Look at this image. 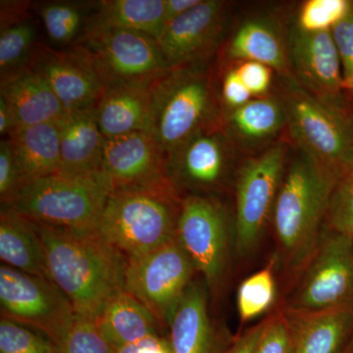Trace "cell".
<instances>
[{"mask_svg":"<svg viewBox=\"0 0 353 353\" xmlns=\"http://www.w3.org/2000/svg\"><path fill=\"white\" fill-rule=\"evenodd\" d=\"M32 223L43 243L50 280L68 297L77 315L97 319L109 299L125 289L126 259L97 232Z\"/></svg>","mask_w":353,"mask_h":353,"instance_id":"1","label":"cell"},{"mask_svg":"<svg viewBox=\"0 0 353 353\" xmlns=\"http://www.w3.org/2000/svg\"><path fill=\"white\" fill-rule=\"evenodd\" d=\"M182 201L169 180L112 190L97 233L127 261L137 259L175 240Z\"/></svg>","mask_w":353,"mask_h":353,"instance_id":"2","label":"cell"},{"mask_svg":"<svg viewBox=\"0 0 353 353\" xmlns=\"http://www.w3.org/2000/svg\"><path fill=\"white\" fill-rule=\"evenodd\" d=\"M339 180L303 152L285 174L273 216L281 250L290 266L297 268L312 256Z\"/></svg>","mask_w":353,"mask_h":353,"instance_id":"3","label":"cell"},{"mask_svg":"<svg viewBox=\"0 0 353 353\" xmlns=\"http://www.w3.org/2000/svg\"><path fill=\"white\" fill-rule=\"evenodd\" d=\"M152 132L167 158L197 132L222 126L205 63L169 68L152 83Z\"/></svg>","mask_w":353,"mask_h":353,"instance_id":"4","label":"cell"},{"mask_svg":"<svg viewBox=\"0 0 353 353\" xmlns=\"http://www.w3.org/2000/svg\"><path fill=\"white\" fill-rule=\"evenodd\" d=\"M282 101L301 152L340 179L352 170L353 113L343 97L321 99L290 81Z\"/></svg>","mask_w":353,"mask_h":353,"instance_id":"5","label":"cell"},{"mask_svg":"<svg viewBox=\"0 0 353 353\" xmlns=\"http://www.w3.org/2000/svg\"><path fill=\"white\" fill-rule=\"evenodd\" d=\"M112 189L102 176L54 174L25 183L8 208L46 226L97 232Z\"/></svg>","mask_w":353,"mask_h":353,"instance_id":"6","label":"cell"},{"mask_svg":"<svg viewBox=\"0 0 353 353\" xmlns=\"http://www.w3.org/2000/svg\"><path fill=\"white\" fill-rule=\"evenodd\" d=\"M72 46L87 58L104 88L155 78L169 69L157 39L141 32L88 24Z\"/></svg>","mask_w":353,"mask_h":353,"instance_id":"7","label":"cell"},{"mask_svg":"<svg viewBox=\"0 0 353 353\" xmlns=\"http://www.w3.org/2000/svg\"><path fill=\"white\" fill-rule=\"evenodd\" d=\"M192 260L178 239L145 255L128 260L125 290L167 326L176 304L192 282Z\"/></svg>","mask_w":353,"mask_h":353,"instance_id":"8","label":"cell"},{"mask_svg":"<svg viewBox=\"0 0 353 353\" xmlns=\"http://www.w3.org/2000/svg\"><path fill=\"white\" fill-rule=\"evenodd\" d=\"M289 310L353 305V236L324 228Z\"/></svg>","mask_w":353,"mask_h":353,"instance_id":"9","label":"cell"},{"mask_svg":"<svg viewBox=\"0 0 353 353\" xmlns=\"http://www.w3.org/2000/svg\"><path fill=\"white\" fill-rule=\"evenodd\" d=\"M287 148L271 146L248 160L239 174L236 192L234 243L239 254L252 252L274 211L285 176Z\"/></svg>","mask_w":353,"mask_h":353,"instance_id":"10","label":"cell"},{"mask_svg":"<svg viewBox=\"0 0 353 353\" xmlns=\"http://www.w3.org/2000/svg\"><path fill=\"white\" fill-rule=\"evenodd\" d=\"M1 317L39 330L55 343L74 321L68 297L52 281L2 264L0 267Z\"/></svg>","mask_w":353,"mask_h":353,"instance_id":"11","label":"cell"},{"mask_svg":"<svg viewBox=\"0 0 353 353\" xmlns=\"http://www.w3.org/2000/svg\"><path fill=\"white\" fill-rule=\"evenodd\" d=\"M176 239L208 288L215 290L224 275L229 250V222L224 208L204 194L183 197Z\"/></svg>","mask_w":353,"mask_h":353,"instance_id":"12","label":"cell"},{"mask_svg":"<svg viewBox=\"0 0 353 353\" xmlns=\"http://www.w3.org/2000/svg\"><path fill=\"white\" fill-rule=\"evenodd\" d=\"M227 3L202 0L165 26L157 39L169 68L205 63L224 31Z\"/></svg>","mask_w":353,"mask_h":353,"instance_id":"13","label":"cell"},{"mask_svg":"<svg viewBox=\"0 0 353 353\" xmlns=\"http://www.w3.org/2000/svg\"><path fill=\"white\" fill-rule=\"evenodd\" d=\"M222 126L197 132L167 158V176L179 192H212L222 185L229 168L230 148Z\"/></svg>","mask_w":353,"mask_h":353,"instance_id":"14","label":"cell"},{"mask_svg":"<svg viewBox=\"0 0 353 353\" xmlns=\"http://www.w3.org/2000/svg\"><path fill=\"white\" fill-rule=\"evenodd\" d=\"M101 175L112 190L163 182L167 155L152 132L106 139Z\"/></svg>","mask_w":353,"mask_h":353,"instance_id":"15","label":"cell"},{"mask_svg":"<svg viewBox=\"0 0 353 353\" xmlns=\"http://www.w3.org/2000/svg\"><path fill=\"white\" fill-rule=\"evenodd\" d=\"M28 66L50 85L65 111L94 108L103 92L92 64L73 46L57 50L39 43Z\"/></svg>","mask_w":353,"mask_h":353,"instance_id":"16","label":"cell"},{"mask_svg":"<svg viewBox=\"0 0 353 353\" xmlns=\"http://www.w3.org/2000/svg\"><path fill=\"white\" fill-rule=\"evenodd\" d=\"M290 58L296 82L321 99H341L345 90L343 67L331 31L292 30Z\"/></svg>","mask_w":353,"mask_h":353,"instance_id":"17","label":"cell"},{"mask_svg":"<svg viewBox=\"0 0 353 353\" xmlns=\"http://www.w3.org/2000/svg\"><path fill=\"white\" fill-rule=\"evenodd\" d=\"M153 79L114 83L104 88L95 113L104 138L152 132Z\"/></svg>","mask_w":353,"mask_h":353,"instance_id":"18","label":"cell"},{"mask_svg":"<svg viewBox=\"0 0 353 353\" xmlns=\"http://www.w3.org/2000/svg\"><path fill=\"white\" fill-rule=\"evenodd\" d=\"M61 165L59 174L74 176H101L105 138L97 122L95 106L66 111L57 122Z\"/></svg>","mask_w":353,"mask_h":353,"instance_id":"19","label":"cell"},{"mask_svg":"<svg viewBox=\"0 0 353 353\" xmlns=\"http://www.w3.org/2000/svg\"><path fill=\"white\" fill-rule=\"evenodd\" d=\"M292 353H343L353 334V305L326 310H289Z\"/></svg>","mask_w":353,"mask_h":353,"instance_id":"20","label":"cell"},{"mask_svg":"<svg viewBox=\"0 0 353 353\" xmlns=\"http://www.w3.org/2000/svg\"><path fill=\"white\" fill-rule=\"evenodd\" d=\"M0 97L13 111L19 128L57 123L66 112L50 85L29 66L1 77Z\"/></svg>","mask_w":353,"mask_h":353,"instance_id":"21","label":"cell"},{"mask_svg":"<svg viewBox=\"0 0 353 353\" xmlns=\"http://www.w3.org/2000/svg\"><path fill=\"white\" fill-rule=\"evenodd\" d=\"M206 288L204 280L192 281L169 318L171 353H215Z\"/></svg>","mask_w":353,"mask_h":353,"instance_id":"22","label":"cell"},{"mask_svg":"<svg viewBox=\"0 0 353 353\" xmlns=\"http://www.w3.org/2000/svg\"><path fill=\"white\" fill-rule=\"evenodd\" d=\"M6 138L10 141L19 170L20 188L32 181L59 173L61 153L57 123L21 127Z\"/></svg>","mask_w":353,"mask_h":353,"instance_id":"23","label":"cell"},{"mask_svg":"<svg viewBox=\"0 0 353 353\" xmlns=\"http://www.w3.org/2000/svg\"><path fill=\"white\" fill-rule=\"evenodd\" d=\"M0 259L10 268L50 280L43 243L34 225L12 208H1L0 213Z\"/></svg>","mask_w":353,"mask_h":353,"instance_id":"24","label":"cell"},{"mask_svg":"<svg viewBox=\"0 0 353 353\" xmlns=\"http://www.w3.org/2000/svg\"><path fill=\"white\" fill-rule=\"evenodd\" d=\"M94 321L113 348L158 334L160 327L148 309L125 290L109 299Z\"/></svg>","mask_w":353,"mask_h":353,"instance_id":"25","label":"cell"},{"mask_svg":"<svg viewBox=\"0 0 353 353\" xmlns=\"http://www.w3.org/2000/svg\"><path fill=\"white\" fill-rule=\"evenodd\" d=\"M165 0H103L94 4L88 24L148 34L155 39L164 30Z\"/></svg>","mask_w":353,"mask_h":353,"instance_id":"26","label":"cell"},{"mask_svg":"<svg viewBox=\"0 0 353 353\" xmlns=\"http://www.w3.org/2000/svg\"><path fill=\"white\" fill-rule=\"evenodd\" d=\"M284 41L277 30L264 20H250L236 31L228 46V57L266 65L279 73H289Z\"/></svg>","mask_w":353,"mask_h":353,"instance_id":"27","label":"cell"},{"mask_svg":"<svg viewBox=\"0 0 353 353\" xmlns=\"http://www.w3.org/2000/svg\"><path fill=\"white\" fill-rule=\"evenodd\" d=\"M287 123V112L282 101L261 97L230 111V130L243 141H264L271 138Z\"/></svg>","mask_w":353,"mask_h":353,"instance_id":"28","label":"cell"},{"mask_svg":"<svg viewBox=\"0 0 353 353\" xmlns=\"http://www.w3.org/2000/svg\"><path fill=\"white\" fill-rule=\"evenodd\" d=\"M94 4L71 1H44L32 6L44 31L53 43L71 48L83 36L94 12Z\"/></svg>","mask_w":353,"mask_h":353,"instance_id":"29","label":"cell"},{"mask_svg":"<svg viewBox=\"0 0 353 353\" xmlns=\"http://www.w3.org/2000/svg\"><path fill=\"white\" fill-rule=\"evenodd\" d=\"M31 15L0 27V77L28 66L39 46Z\"/></svg>","mask_w":353,"mask_h":353,"instance_id":"30","label":"cell"},{"mask_svg":"<svg viewBox=\"0 0 353 353\" xmlns=\"http://www.w3.org/2000/svg\"><path fill=\"white\" fill-rule=\"evenodd\" d=\"M275 294L271 265L246 278L239 288L236 296L241 320L248 321L268 310L274 303Z\"/></svg>","mask_w":353,"mask_h":353,"instance_id":"31","label":"cell"},{"mask_svg":"<svg viewBox=\"0 0 353 353\" xmlns=\"http://www.w3.org/2000/svg\"><path fill=\"white\" fill-rule=\"evenodd\" d=\"M54 343L58 353H114L94 320L79 315Z\"/></svg>","mask_w":353,"mask_h":353,"instance_id":"32","label":"cell"},{"mask_svg":"<svg viewBox=\"0 0 353 353\" xmlns=\"http://www.w3.org/2000/svg\"><path fill=\"white\" fill-rule=\"evenodd\" d=\"M0 353H58L48 336L12 320H0Z\"/></svg>","mask_w":353,"mask_h":353,"instance_id":"33","label":"cell"},{"mask_svg":"<svg viewBox=\"0 0 353 353\" xmlns=\"http://www.w3.org/2000/svg\"><path fill=\"white\" fill-rule=\"evenodd\" d=\"M352 8L348 0H309L301 7L297 28L308 32L332 31Z\"/></svg>","mask_w":353,"mask_h":353,"instance_id":"34","label":"cell"},{"mask_svg":"<svg viewBox=\"0 0 353 353\" xmlns=\"http://www.w3.org/2000/svg\"><path fill=\"white\" fill-rule=\"evenodd\" d=\"M326 220L330 229L353 236V168L336 183Z\"/></svg>","mask_w":353,"mask_h":353,"instance_id":"35","label":"cell"},{"mask_svg":"<svg viewBox=\"0 0 353 353\" xmlns=\"http://www.w3.org/2000/svg\"><path fill=\"white\" fill-rule=\"evenodd\" d=\"M21 180L19 170L16 164L10 141L2 138L0 141V201L1 208H8L12 204L18 190Z\"/></svg>","mask_w":353,"mask_h":353,"instance_id":"36","label":"cell"},{"mask_svg":"<svg viewBox=\"0 0 353 353\" xmlns=\"http://www.w3.org/2000/svg\"><path fill=\"white\" fill-rule=\"evenodd\" d=\"M331 32L340 54L345 85L353 78V8Z\"/></svg>","mask_w":353,"mask_h":353,"instance_id":"37","label":"cell"},{"mask_svg":"<svg viewBox=\"0 0 353 353\" xmlns=\"http://www.w3.org/2000/svg\"><path fill=\"white\" fill-rule=\"evenodd\" d=\"M292 339L285 318H276L266 323L254 353H289Z\"/></svg>","mask_w":353,"mask_h":353,"instance_id":"38","label":"cell"},{"mask_svg":"<svg viewBox=\"0 0 353 353\" xmlns=\"http://www.w3.org/2000/svg\"><path fill=\"white\" fill-rule=\"evenodd\" d=\"M252 97L268 92L272 83V69L259 62L245 61L234 68Z\"/></svg>","mask_w":353,"mask_h":353,"instance_id":"39","label":"cell"},{"mask_svg":"<svg viewBox=\"0 0 353 353\" xmlns=\"http://www.w3.org/2000/svg\"><path fill=\"white\" fill-rule=\"evenodd\" d=\"M252 95L241 82L234 69L225 74L221 85V99L230 111L245 105L252 101Z\"/></svg>","mask_w":353,"mask_h":353,"instance_id":"40","label":"cell"},{"mask_svg":"<svg viewBox=\"0 0 353 353\" xmlns=\"http://www.w3.org/2000/svg\"><path fill=\"white\" fill-rule=\"evenodd\" d=\"M114 353H171L166 338L159 333L148 336L132 345L113 348Z\"/></svg>","mask_w":353,"mask_h":353,"instance_id":"41","label":"cell"},{"mask_svg":"<svg viewBox=\"0 0 353 353\" xmlns=\"http://www.w3.org/2000/svg\"><path fill=\"white\" fill-rule=\"evenodd\" d=\"M30 1H11L2 0L0 2V27L17 22L30 16V9L32 8Z\"/></svg>","mask_w":353,"mask_h":353,"instance_id":"42","label":"cell"},{"mask_svg":"<svg viewBox=\"0 0 353 353\" xmlns=\"http://www.w3.org/2000/svg\"><path fill=\"white\" fill-rule=\"evenodd\" d=\"M266 323H261L254 328L250 330L248 333L241 336L233 347L229 348L224 353H254L259 345L260 338L263 334Z\"/></svg>","mask_w":353,"mask_h":353,"instance_id":"43","label":"cell"},{"mask_svg":"<svg viewBox=\"0 0 353 353\" xmlns=\"http://www.w3.org/2000/svg\"><path fill=\"white\" fill-rule=\"evenodd\" d=\"M201 1L202 0H165V26L189 12Z\"/></svg>","mask_w":353,"mask_h":353,"instance_id":"44","label":"cell"},{"mask_svg":"<svg viewBox=\"0 0 353 353\" xmlns=\"http://www.w3.org/2000/svg\"><path fill=\"white\" fill-rule=\"evenodd\" d=\"M17 129H19V125L13 111L9 108L4 99L0 97V134L6 138Z\"/></svg>","mask_w":353,"mask_h":353,"instance_id":"45","label":"cell"},{"mask_svg":"<svg viewBox=\"0 0 353 353\" xmlns=\"http://www.w3.org/2000/svg\"><path fill=\"white\" fill-rule=\"evenodd\" d=\"M343 353H353V334L350 340L348 341L347 347H345Z\"/></svg>","mask_w":353,"mask_h":353,"instance_id":"46","label":"cell"},{"mask_svg":"<svg viewBox=\"0 0 353 353\" xmlns=\"http://www.w3.org/2000/svg\"><path fill=\"white\" fill-rule=\"evenodd\" d=\"M345 88H347V90H353V78L350 83H347V85H345Z\"/></svg>","mask_w":353,"mask_h":353,"instance_id":"47","label":"cell"},{"mask_svg":"<svg viewBox=\"0 0 353 353\" xmlns=\"http://www.w3.org/2000/svg\"><path fill=\"white\" fill-rule=\"evenodd\" d=\"M289 353H292V350H290V352Z\"/></svg>","mask_w":353,"mask_h":353,"instance_id":"48","label":"cell"}]
</instances>
